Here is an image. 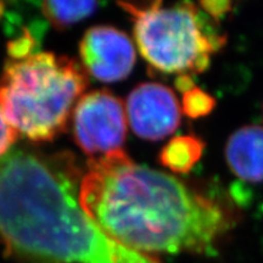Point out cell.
Listing matches in <instances>:
<instances>
[{
    "label": "cell",
    "instance_id": "cell-1",
    "mask_svg": "<svg viewBox=\"0 0 263 263\" xmlns=\"http://www.w3.org/2000/svg\"><path fill=\"white\" fill-rule=\"evenodd\" d=\"M78 200L105 234L145 255L207 252L235 224L224 205L123 149L89 159Z\"/></svg>",
    "mask_w": 263,
    "mask_h": 263
},
{
    "label": "cell",
    "instance_id": "cell-2",
    "mask_svg": "<svg viewBox=\"0 0 263 263\" xmlns=\"http://www.w3.org/2000/svg\"><path fill=\"white\" fill-rule=\"evenodd\" d=\"M71 153L17 150L0 161V241L16 263H161L110 238L82 210Z\"/></svg>",
    "mask_w": 263,
    "mask_h": 263
},
{
    "label": "cell",
    "instance_id": "cell-3",
    "mask_svg": "<svg viewBox=\"0 0 263 263\" xmlns=\"http://www.w3.org/2000/svg\"><path fill=\"white\" fill-rule=\"evenodd\" d=\"M89 80L80 62L35 52L6 62L0 76V106L18 136L51 141L67 129Z\"/></svg>",
    "mask_w": 263,
    "mask_h": 263
},
{
    "label": "cell",
    "instance_id": "cell-4",
    "mask_svg": "<svg viewBox=\"0 0 263 263\" xmlns=\"http://www.w3.org/2000/svg\"><path fill=\"white\" fill-rule=\"evenodd\" d=\"M133 21L141 57L154 70L192 76L209 67L226 43L193 3L163 6L162 2L118 3Z\"/></svg>",
    "mask_w": 263,
    "mask_h": 263
},
{
    "label": "cell",
    "instance_id": "cell-5",
    "mask_svg": "<svg viewBox=\"0 0 263 263\" xmlns=\"http://www.w3.org/2000/svg\"><path fill=\"white\" fill-rule=\"evenodd\" d=\"M71 118L76 144L90 159L122 150L127 138V115L122 100L110 90L82 95Z\"/></svg>",
    "mask_w": 263,
    "mask_h": 263
},
{
    "label": "cell",
    "instance_id": "cell-6",
    "mask_svg": "<svg viewBox=\"0 0 263 263\" xmlns=\"http://www.w3.org/2000/svg\"><path fill=\"white\" fill-rule=\"evenodd\" d=\"M80 57L84 71L105 83L127 78L137 59L130 38L112 26L88 29L80 42Z\"/></svg>",
    "mask_w": 263,
    "mask_h": 263
},
{
    "label": "cell",
    "instance_id": "cell-7",
    "mask_svg": "<svg viewBox=\"0 0 263 263\" xmlns=\"http://www.w3.org/2000/svg\"><path fill=\"white\" fill-rule=\"evenodd\" d=\"M126 115L134 134L156 141L179 127L182 110L171 88L161 83H141L128 95Z\"/></svg>",
    "mask_w": 263,
    "mask_h": 263
},
{
    "label": "cell",
    "instance_id": "cell-8",
    "mask_svg": "<svg viewBox=\"0 0 263 263\" xmlns=\"http://www.w3.org/2000/svg\"><path fill=\"white\" fill-rule=\"evenodd\" d=\"M226 161L240 179L263 182V127L250 124L232 133L226 144Z\"/></svg>",
    "mask_w": 263,
    "mask_h": 263
},
{
    "label": "cell",
    "instance_id": "cell-9",
    "mask_svg": "<svg viewBox=\"0 0 263 263\" xmlns=\"http://www.w3.org/2000/svg\"><path fill=\"white\" fill-rule=\"evenodd\" d=\"M205 143L199 137L186 134L171 139L159 154V162L173 173L185 174L201 159Z\"/></svg>",
    "mask_w": 263,
    "mask_h": 263
},
{
    "label": "cell",
    "instance_id": "cell-10",
    "mask_svg": "<svg viewBox=\"0 0 263 263\" xmlns=\"http://www.w3.org/2000/svg\"><path fill=\"white\" fill-rule=\"evenodd\" d=\"M95 2H44L42 11L57 29H67L97 11Z\"/></svg>",
    "mask_w": 263,
    "mask_h": 263
},
{
    "label": "cell",
    "instance_id": "cell-11",
    "mask_svg": "<svg viewBox=\"0 0 263 263\" xmlns=\"http://www.w3.org/2000/svg\"><path fill=\"white\" fill-rule=\"evenodd\" d=\"M216 100L212 95L194 85L183 93V112L189 118L205 117L215 108Z\"/></svg>",
    "mask_w": 263,
    "mask_h": 263
},
{
    "label": "cell",
    "instance_id": "cell-12",
    "mask_svg": "<svg viewBox=\"0 0 263 263\" xmlns=\"http://www.w3.org/2000/svg\"><path fill=\"white\" fill-rule=\"evenodd\" d=\"M18 133L10 124L8 118L5 117L4 111L0 106V157H4L9 153L10 147L16 143Z\"/></svg>",
    "mask_w": 263,
    "mask_h": 263
},
{
    "label": "cell",
    "instance_id": "cell-13",
    "mask_svg": "<svg viewBox=\"0 0 263 263\" xmlns=\"http://www.w3.org/2000/svg\"><path fill=\"white\" fill-rule=\"evenodd\" d=\"M200 5L213 21L222 18L227 12L232 10V3L229 2H202L200 3Z\"/></svg>",
    "mask_w": 263,
    "mask_h": 263
},
{
    "label": "cell",
    "instance_id": "cell-14",
    "mask_svg": "<svg viewBox=\"0 0 263 263\" xmlns=\"http://www.w3.org/2000/svg\"><path fill=\"white\" fill-rule=\"evenodd\" d=\"M3 12H4V4H3V3H0V16L3 15Z\"/></svg>",
    "mask_w": 263,
    "mask_h": 263
}]
</instances>
